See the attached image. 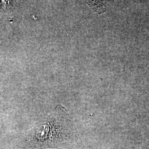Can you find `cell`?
Segmentation results:
<instances>
[{"label": "cell", "mask_w": 149, "mask_h": 149, "mask_svg": "<svg viewBox=\"0 0 149 149\" xmlns=\"http://www.w3.org/2000/svg\"><path fill=\"white\" fill-rule=\"evenodd\" d=\"M77 137L67 110L58 105L46 120L37 124L27 134L24 144L29 149H57L73 142Z\"/></svg>", "instance_id": "6da1fadb"}]
</instances>
